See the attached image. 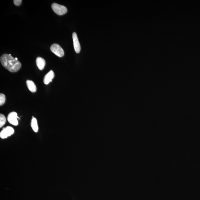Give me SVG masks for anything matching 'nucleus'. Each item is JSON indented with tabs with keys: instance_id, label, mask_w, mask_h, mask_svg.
I'll return each instance as SVG.
<instances>
[{
	"instance_id": "obj_1",
	"label": "nucleus",
	"mask_w": 200,
	"mask_h": 200,
	"mask_svg": "<svg viewBox=\"0 0 200 200\" xmlns=\"http://www.w3.org/2000/svg\"><path fill=\"white\" fill-rule=\"evenodd\" d=\"M0 60L3 67L10 72H16L21 68V63L12 57L11 54H3L1 56Z\"/></svg>"
},
{
	"instance_id": "obj_2",
	"label": "nucleus",
	"mask_w": 200,
	"mask_h": 200,
	"mask_svg": "<svg viewBox=\"0 0 200 200\" xmlns=\"http://www.w3.org/2000/svg\"><path fill=\"white\" fill-rule=\"evenodd\" d=\"M52 8L56 14L59 15L65 14L67 11V8L65 6L55 3L52 5Z\"/></svg>"
},
{
	"instance_id": "obj_3",
	"label": "nucleus",
	"mask_w": 200,
	"mask_h": 200,
	"mask_svg": "<svg viewBox=\"0 0 200 200\" xmlns=\"http://www.w3.org/2000/svg\"><path fill=\"white\" fill-rule=\"evenodd\" d=\"M50 49L51 51L53 53L59 57H62L64 55L63 49L57 44H53L51 46Z\"/></svg>"
},
{
	"instance_id": "obj_4",
	"label": "nucleus",
	"mask_w": 200,
	"mask_h": 200,
	"mask_svg": "<svg viewBox=\"0 0 200 200\" xmlns=\"http://www.w3.org/2000/svg\"><path fill=\"white\" fill-rule=\"evenodd\" d=\"M14 133V129L12 127L7 126L3 128L0 133V137L2 139H4L11 136Z\"/></svg>"
},
{
	"instance_id": "obj_5",
	"label": "nucleus",
	"mask_w": 200,
	"mask_h": 200,
	"mask_svg": "<svg viewBox=\"0 0 200 200\" xmlns=\"http://www.w3.org/2000/svg\"><path fill=\"white\" fill-rule=\"evenodd\" d=\"M18 119H19L16 112H13L9 113L8 116V121L11 124L17 126L18 124Z\"/></svg>"
},
{
	"instance_id": "obj_6",
	"label": "nucleus",
	"mask_w": 200,
	"mask_h": 200,
	"mask_svg": "<svg viewBox=\"0 0 200 200\" xmlns=\"http://www.w3.org/2000/svg\"><path fill=\"white\" fill-rule=\"evenodd\" d=\"M72 38L73 40L74 48V50L77 53H79L81 51V45L80 44L77 35L75 33L72 34Z\"/></svg>"
},
{
	"instance_id": "obj_7",
	"label": "nucleus",
	"mask_w": 200,
	"mask_h": 200,
	"mask_svg": "<svg viewBox=\"0 0 200 200\" xmlns=\"http://www.w3.org/2000/svg\"><path fill=\"white\" fill-rule=\"evenodd\" d=\"M55 77V74L53 71L50 70V72L46 74L43 79L44 83L45 84H48L52 82V79Z\"/></svg>"
},
{
	"instance_id": "obj_8",
	"label": "nucleus",
	"mask_w": 200,
	"mask_h": 200,
	"mask_svg": "<svg viewBox=\"0 0 200 200\" xmlns=\"http://www.w3.org/2000/svg\"><path fill=\"white\" fill-rule=\"evenodd\" d=\"M36 64L39 69L42 70L44 68L46 65L45 60L42 57H39L36 58Z\"/></svg>"
},
{
	"instance_id": "obj_9",
	"label": "nucleus",
	"mask_w": 200,
	"mask_h": 200,
	"mask_svg": "<svg viewBox=\"0 0 200 200\" xmlns=\"http://www.w3.org/2000/svg\"><path fill=\"white\" fill-rule=\"evenodd\" d=\"M26 83L27 87L30 91L33 93L36 91V86L33 81L31 80H27Z\"/></svg>"
},
{
	"instance_id": "obj_10",
	"label": "nucleus",
	"mask_w": 200,
	"mask_h": 200,
	"mask_svg": "<svg viewBox=\"0 0 200 200\" xmlns=\"http://www.w3.org/2000/svg\"><path fill=\"white\" fill-rule=\"evenodd\" d=\"M31 126L33 130L35 133H37L38 131V122L36 118L33 117L31 122Z\"/></svg>"
},
{
	"instance_id": "obj_11",
	"label": "nucleus",
	"mask_w": 200,
	"mask_h": 200,
	"mask_svg": "<svg viewBox=\"0 0 200 200\" xmlns=\"http://www.w3.org/2000/svg\"><path fill=\"white\" fill-rule=\"evenodd\" d=\"M6 119L4 115H0V128H2L5 124Z\"/></svg>"
},
{
	"instance_id": "obj_12",
	"label": "nucleus",
	"mask_w": 200,
	"mask_h": 200,
	"mask_svg": "<svg viewBox=\"0 0 200 200\" xmlns=\"http://www.w3.org/2000/svg\"><path fill=\"white\" fill-rule=\"evenodd\" d=\"M6 98L5 95L3 94H0V105H2L5 102Z\"/></svg>"
},
{
	"instance_id": "obj_13",
	"label": "nucleus",
	"mask_w": 200,
	"mask_h": 200,
	"mask_svg": "<svg viewBox=\"0 0 200 200\" xmlns=\"http://www.w3.org/2000/svg\"><path fill=\"white\" fill-rule=\"evenodd\" d=\"M22 1L21 0H14L13 2L16 6H19L21 4Z\"/></svg>"
},
{
	"instance_id": "obj_14",
	"label": "nucleus",
	"mask_w": 200,
	"mask_h": 200,
	"mask_svg": "<svg viewBox=\"0 0 200 200\" xmlns=\"http://www.w3.org/2000/svg\"><path fill=\"white\" fill-rule=\"evenodd\" d=\"M15 58V59H16V60H18V58H17V57H16V58Z\"/></svg>"
}]
</instances>
